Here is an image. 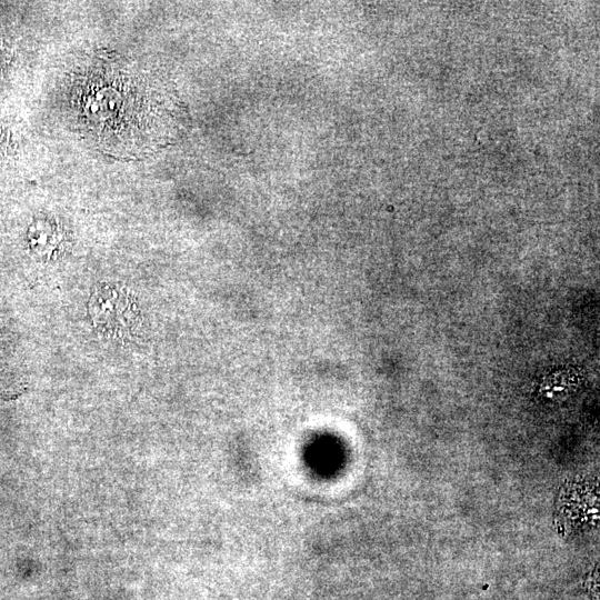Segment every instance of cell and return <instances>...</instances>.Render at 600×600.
<instances>
[{"instance_id":"7a4b0ae2","label":"cell","mask_w":600,"mask_h":600,"mask_svg":"<svg viewBox=\"0 0 600 600\" xmlns=\"http://www.w3.org/2000/svg\"><path fill=\"white\" fill-rule=\"evenodd\" d=\"M93 326L104 336L123 338L140 324L138 304L130 293L116 284H100L89 302Z\"/></svg>"},{"instance_id":"6da1fadb","label":"cell","mask_w":600,"mask_h":600,"mask_svg":"<svg viewBox=\"0 0 600 600\" xmlns=\"http://www.w3.org/2000/svg\"><path fill=\"white\" fill-rule=\"evenodd\" d=\"M70 108L79 133L122 160L157 152L183 123L180 100L167 80L113 51L93 52L74 69Z\"/></svg>"}]
</instances>
